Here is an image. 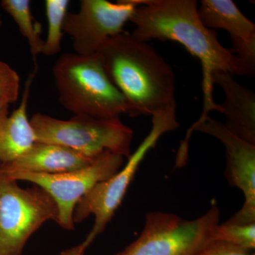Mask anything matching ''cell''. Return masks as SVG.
I'll list each match as a JSON object with an SVG mask.
<instances>
[{"mask_svg": "<svg viewBox=\"0 0 255 255\" xmlns=\"http://www.w3.org/2000/svg\"><path fill=\"white\" fill-rule=\"evenodd\" d=\"M129 21L135 26L131 34L142 41L152 39L177 41L201 61L205 112H219L213 99L211 75L217 70L230 75L253 77L255 65L247 63L225 48L214 30L201 22L195 0H142Z\"/></svg>", "mask_w": 255, "mask_h": 255, "instance_id": "obj_1", "label": "cell"}, {"mask_svg": "<svg viewBox=\"0 0 255 255\" xmlns=\"http://www.w3.org/2000/svg\"><path fill=\"white\" fill-rule=\"evenodd\" d=\"M96 54L126 99L130 117L175 110L173 70L147 42L124 31L106 41Z\"/></svg>", "mask_w": 255, "mask_h": 255, "instance_id": "obj_2", "label": "cell"}, {"mask_svg": "<svg viewBox=\"0 0 255 255\" xmlns=\"http://www.w3.org/2000/svg\"><path fill=\"white\" fill-rule=\"evenodd\" d=\"M60 104L75 115L120 118L128 107L97 54L60 55L53 68Z\"/></svg>", "mask_w": 255, "mask_h": 255, "instance_id": "obj_3", "label": "cell"}, {"mask_svg": "<svg viewBox=\"0 0 255 255\" xmlns=\"http://www.w3.org/2000/svg\"><path fill=\"white\" fill-rule=\"evenodd\" d=\"M29 121L37 142L65 146L92 158L105 152L128 158L131 155L133 130L120 118L75 115L69 120H61L36 113Z\"/></svg>", "mask_w": 255, "mask_h": 255, "instance_id": "obj_4", "label": "cell"}, {"mask_svg": "<svg viewBox=\"0 0 255 255\" xmlns=\"http://www.w3.org/2000/svg\"><path fill=\"white\" fill-rule=\"evenodd\" d=\"M220 216L216 205L194 220L169 213H147L141 234L119 255H201L215 241Z\"/></svg>", "mask_w": 255, "mask_h": 255, "instance_id": "obj_5", "label": "cell"}, {"mask_svg": "<svg viewBox=\"0 0 255 255\" xmlns=\"http://www.w3.org/2000/svg\"><path fill=\"white\" fill-rule=\"evenodd\" d=\"M58 219L53 198L36 185L23 189L0 173V255H21L32 235Z\"/></svg>", "mask_w": 255, "mask_h": 255, "instance_id": "obj_6", "label": "cell"}, {"mask_svg": "<svg viewBox=\"0 0 255 255\" xmlns=\"http://www.w3.org/2000/svg\"><path fill=\"white\" fill-rule=\"evenodd\" d=\"M152 130L138 148L128 157L127 164L110 179L96 184L75 206L74 223H81L90 215L95 217V222L84 244L89 246L105 231L112 221L116 211L122 204L126 193L135 176L145 154L153 147L164 132L179 127L174 112H167L152 117Z\"/></svg>", "mask_w": 255, "mask_h": 255, "instance_id": "obj_7", "label": "cell"}, {"mask_svg": "<svg viewBox=\"0 0 255 255\" xmlns=\"http://www.w3.org/2000/svg\"><path fill=\"white\" fill-rule=\"evenodd\" d=\"M124 162V156L105 152L87 167L72 172L36 173L0 167V173L10 180L27 181L46 191L58 207L57 223L64 229L73 231L74 210L78 201L96 184L117 174Z\"/></svg>", "mask_w": 255, "mask_h": 255, "instance_id": "obj_8", "label": "cell"}, {"mask_svg": "<svg viewBox=\"0 0 255 255\" xmlns=\"http://www.w3.org/2000/svg\"><path fill=\"white\" fill-rule=\"evenodd\" d=\"M141 4L142 0H82L78 12L66 14L64 33L73 39L75 53L95 55L109 38L124 31V25Z\"/></svg>", "mask_w": 255, "mask_h": 255, "instance_id": "obj_9", "label": "cell"}, {"mask_svg": "<svg viewBox=\"0 0 255 255\" xmlns=\"http://www.w3.org/2000/svg\"><path fill=\"white\" fill-rule=\"evenodd\" d=\"M194 130L204 132L222 142L226 151V176L229 184L243 191L245 202L228 220L236 223H255V145L235 135L224 124L206 116L194 124Z\"/></svg>", "mask_w": 255, "mask_h": 255, "instance_id": "obj_10", "label": "cell"}, {"mask_svg": "<svg viewBox=\"0 0 255 255\" xmlns=\"http://www.w3.org/2000/svg\"><path fill=\"white\" fill-rule=\"evenodd\" d=\"M198 12L206 27L221 28L229 33L234 54L255 65V24L237 5L231 0H202Z\"/></svg>", "mask_w": 255, "mask_h": 255, "instance_id": "obj_11", "label": "cell"}, {"mask_svg": "<svg viewBox=\"0 0 255 255\" xmlns=\"http://www.w3.org/2000/svg\"><path fill=\"white\" fill-rule=\"evenodd\" d=\"M213 85H219L225 94L221 113L226 116L224 125L235 135L255 145V94L235 81L232 75L217 70L211 75Z\"/></svg>", "mask_w": 255, "mask_h": 255, "instance_id": "obj_12", "label": "cell"}, {"mask_svg": "<svg viewBox=\"0 0 255 255\" xmlns=\"http://www.w3.org/2000/svg\"><path fill=\"white\" fill-rule=\"evenodd\" d=\"M97 157H87L65 146L35 141L17 158L0 164V167L36 173L59 174L86 167Z\"/></svg>", "mask_w": 255, "mask_h": 255, "instance_id": "obj_13", "label": "cell"}, {"mask_svg": "<svg viewBox=\"0 0 255 255\" xmlns=\"http://www.w3.org/2000/svg\"><path fill=\"white\" fill-rule=\"evenodd\" d=\"M36 71L28 77L19 107L12 114H9V105L0 106V164L14 160L36 141L27 115L28 97Z\"/></svg>", "mask_w": 255, "mask_h": 255, "instance_id": "obj_14", "label": "cell"}, {"mask_svg": "<svg viewBox=\"0 0 255 255\" xmlns=\"http://www.w3.org/2000/svg\"><path fill=\"white\" fill-rule=\"evenodd\" d=\"M1 6L17 25L20 33L26 40L33 59L42 53L44 40L41 37V25L32 16L31 1L28 0H2Z\"/></svg>", "mask_w": 255, "mask_h": 255, "instance_id": "obj_15", "label": "cell"}, {"mask_svg": "<svg viewBox=\"0 0 255 255\" xmlns=\"http://www.w3.org/2000/svg\"><path fill=\"white\" fill-rule=\"evenodd\" d=\"M70 4L68 0H46L45 1L48 28L42 53L47 56H53L61 50L64 21Z\"/></svg>", "mask_w": 255, "mask_h": 255, "instance_id": "obj_16", "label": "cell"}, {"mask_svg": "<svg viewBox=\"0 0 255 255\" xmlns=\"http://www.w3.org/2000/svg\"><path fill=\"white\" fill-rule=\"evenodd\" d=\"M215 241L231 243L243 249L254 251L255 223H236L226 221L218 225L214 233Z\"/></svg>", "mask_w": 255, "mask_h": 255, "instance_id": "obj_17", "label": "cell"}, {"mask_svg": "<svg viewBox=\"0 0 255 255\" xmlns=\"http://www.w3.org/2000/svg\"><path fill=\"white\" fill-rule=\"evenodd\" d=\"M21 79L8 64L0 60V106L9 105L18 100Z\"/></svg>", "mask_w": 255, "mask_h": 255, "instance_id": "obj_18", "label": "cell"}, {"mask_svg": "<svg viewBox=\"0 0 255 255\" xmlns=\"http://www.w3.org/2000/svg\"><path fill=\"white\" fill-rule=\"evenodd\" d=\"M201 255H254L253 251L243 249L231 243L214 241Z\"/></svg>", "mask_w": 255, "mask_h": 255, "instance_id": "obj_19", "label": "cell"}, {"mask_svg": "<svg viewBox=\"0 0 255 255\" xmlns=\"http://www.w3.org/2000/svg\"><path fill=\"white\" fill-rule=\"evenodd\" d=\"M87 248V247L82 243V244L79 245L78 246L65 250L60 253V255H85ZM114 255H119V253Z\"/></svg>", "mask_w": 255, "mask_h": 255, "instance_id": "obj_20", "label": "cell"}, {"mask_svg": "<svg viewBox=\"0 0 255 255\" xmlns=\"http://www.w3.org/2000/svg\"><path fill=\"white\" fill-rule=\"evenodd\" d=\"M2 26V20H1V16H0V28Z\"/></svg>", "mask_w": 255, "mask_h": 255, "instance_id": "obj_21", "label": "cell"}]
</instances>
